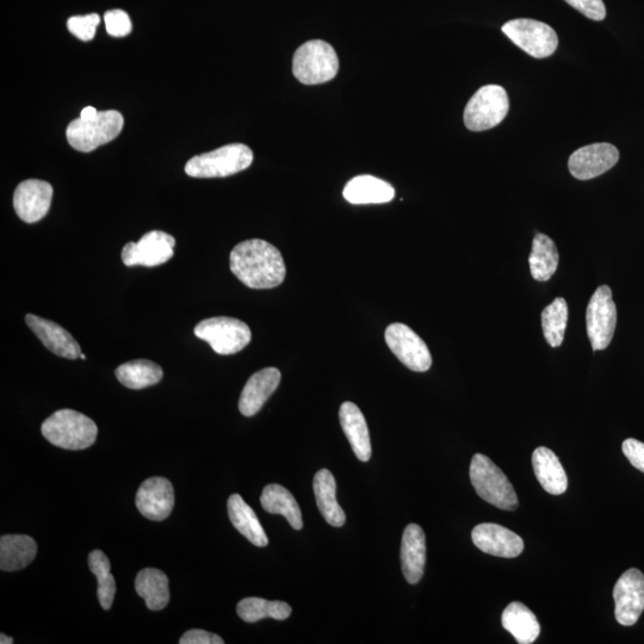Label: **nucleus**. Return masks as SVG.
Returning <instances> with one entry per match:
<instances>
[{
	"label": "nucleus",
	"mask_w": 644,
	"mask_h": 644,
	"mask_svg": "<svg viewBox=\"0 0 644 644\" xmlns=\"http://www.w3.org/2000/svg\"><path fill=\"white\" fill-rule=\"evenodd\" d=\"M532 466L544 491L553 495H561L567 491V474L555 452L544 447L537 448L532 455Z\"/></svg>",
	"instance_id": "obj_22"
},
{
	"label": "nucleus",
	"mask_w": 644,
	"mask_h": 644,
	"mask_svg": "<svg viewBox=\"0 0 644 644\" xmlns=\"http://www.w3.org/2000/svg\"><path fill=\"white\" fill-rule=\"evenodd\" d=\"M503 627L520 644L534 643L541 634V625L528 606L513 602L503 613Z\"/></svg>",
	"instance_id": "obj_28"
},
{
	"label": "nucleus",
	"mask_w": 644,
	"mask_h": 644,
	"mask_svg": "<svg viewBox=\"0 0 644 644\" xmlns=\"http://www.w3.org/2000/svg\"><path fill=\"white\" fill-rule=\"evenodd\" d=\"M509 109V96L503 86H482L464 109V125L472 132H485L500 125Z\"/></svg>",
	"instance_id": "obj_7"
},
{
	"label": "nucleus",
	"mask_w": 644,
	"mask_h": 644,
	"mask_svg": "<svg viewBox=\"0 0 644 644\" xmlns=\"http://www.w3.org/2000/svg\"><path fill=\"white\" fill-rule=\"evenodd\" d=\"M98 114V111L94 107H86L82 110V113H80L79 117H82V119H91V117H95Z\"/></svg>",
	"instance_id": "obj_40"
},
{
	"label": "nucleus",
	"mask_w": 644,
	"mask_h": 644,
	"mask_svg": "<svg viewBox=\"0 0 644 644\" xmlns=\"http://www.w3.org/2000/svg\"><path fill=\"white\" fill-rule=\"evenodd\" d=\"M386 343L399 361L412 371L425 373L432 365V356L426 343L410 327L400 322L389 325Z\"/></svg>",
	"instance_id": "obj_11"
},
{
	"label": "nucleus",
	"mask_w": 644,
	"mask_h": 644,
	"mask_svg": "<svg viewBox=\"0 0 644 644\" xmlns=\"http://www.w3.org/2000/svg\"><path fill=\"white\" fill-rule=\"evenodd\" d=\"M37 544L27 535H5L0 538V569L16 572L26 568L36 557Z\"/></svg>",
	"instance_id": "obj_26"
},
{
	"label": "nucleus",
	"mask_w": 644,
	"mask_h": 644,
	"mask_svg": "<svg viewBox=\"0 0 644 644\" xmlns=\"http://www.w3.org/2000/svg\"><path fill=\"white\" fill-rule=\"evenodd\" d=\"M616 619L624 627H631L644 610V575L639 569H629L613 588Z\"/></svg>",
	"instance_id": "obj_13"
},
{
	"label": "nucleus",
	"mask_w": 644,
	"mask_h": 644,
	"mask_svg": "<svg viewBox=\"0 0 644 644\" xmlns=\"http://www.w3.org/2000/svg\"><path fill=\"white\" fill-rule=\"evenodd\" d=\"M54 190L51 184L41 179H27L15 190L14 208L22 221L27 224L39 222L49 212Z\"/></svg>",
	"instance_id": "obj_15"
},
{
	"label": "nucleus",
	"mask_w": 644,
	"mask_h": 644,
	"mask_svg": "<svg viewBox=\"0 0 644 644\" xmlns=\"http://www.w3.org/2000/svg\"><path fill=\"white\" fill-rule=\"evenodd\" d=\"M15 640L12 637L6 636L5 634L0 635V643L2 644H12Z\"/></svg>",
	"instance_id": "obj_41"
},
{
	"label": "nucleus",
	"mask_w": 644,
	"mask_h": 644,
	"mask_svg": "<svg viewBox=\"0 0 644 644\" xmlns=\"http://www.w3.org/2000/svg\"><path fill=\"white\" fill-rule=\"evenodd\" d=\"M115 375L123 386L139 390L157 385L163 379L164 373L157 363L148 359H136L120 365Z\"/></svg>",
	"instance_id": "obj_31"
},
{
	"label": "nucleus",
	"mask_w": 644,
	"mask_h": 644,
	"mask_svg": "<svg viewBox=\"0 0 644 644\" xmlns=\"http://www.w3.org/2000/svg\"><path fill=\"white\" fill-rule=\"evenodd\" d=\"M339 59L336 51L325 41L313 40L303 43L293 59V73L300 83L318 85L336 78Z\"/></svg>",
	"instance_id": "obj_6"
},
{
	"label": "nucleus",
	"mask_w": 644,
	"mask_h": 644,
	"mask_svg": "<svg viewBox=\"0 0 644 644\" xmlns=\"http://www.w3.org/2000/svg\"><path fill=\"white\" fill-rule=\"evenodd\" d=\"M80 358L86 359V356L82 354V356H80Z\"/></svg>",
	"instance_id": "obj_42"
},
{
	"label": "nucleus",
	"mask_w": 644,
	"mask_h": 644,
	"mask_svg": "<svg viewBox=\"0 0 644 644\" xmlns=\"http://www.w3.org/2000/svg\"><path fill=\"white\" fill-rule=\"evenodd\" d=\"M135 590L145 600L148 610H163L170 602L169 579L159 569H142L135 579Z\"/></svg>",
	"instance_id": "obj_27"
},
{
	"label": "nucleus",
	"mask_w": 644,
	"mask_h": 644,
	"mask_svg": "<svg viewBox=\"0 0 644 644\" xmlns=\"http://www.w3.org/2000/svg\"><path fill=\"white\" fill-rule=\"evenodd\" d=\"M176 240L161 231L148 232L138 243H128L122 250V262L126 266L153 268L169 262L175 253Z\"/></svg>",
	"instance_id": "obj_12"
},
{
	"label": "nucleus",
	"mask_w": 644,
	"mask_h": 644,
	"mask_svg": "<svg viewBox=\"0 0 644 644\" xmlns=\"http://www.w3.org/2000/svg\"><path fill=\"white\" fill-rule=\"evenodd\" d=\"M470 480L476 493L487 503L505 511H515L519 505L512 483L501 469L485 455L476 454L470 463Z\"/></svg>",
	"instance_id": "obj_4"
},
{
	"label": "nucleus",
	"mask_w": 644,
	"mask_h": 644,
	"mask_svg": "<svg viewBox=\"0 0 644 644\" xmlns=\"http://www.w3.org/2000/svg\"><path fill=\"white\" fill-rule=\"evenodd\" d=\"M263 509L271 515L286 517L291 528H303L302 513L299 504L287 488L280 485H268L260 497Z\"/></svg>",
	"instance_id": "obj_29"
},
{
	"label": "nucleus",
	"mask_w": 644,
	"mask_h": 644,
	"mask_svg": "<svg viewBox=\"0 0 644 644\" xmlns=\"http://www.w3.org/2000/svg\"><path fill=\"white\" fill-rule=\"evenodd\" d=\"M291 608L287 603L269 602L262 598H245L237 606L238 615L247 623H256L260 619L272 618L276 621H284L291 615Z\"/></svg>",
	"instance_id": "obj_32"
},
{
	"label": "nucleus",
	"mask_w": 644,
	"mask_h": 644,
	"mask_svg": "<svg viewBox=\"0 0 644 644\" xmlns=\"http://www.w3.org/2000/svg\"><path fill=\"white\" fill-rule=\"evenodd\" d=\"M343 195L352 204H381L392 201L395 190L380 178L363 175L352 178L345 185Z\"/></svg>",
	"instance_id": "obj_23"
},
{
	"label": "nucleus",
	"mask_w": 644,
	"mask_h": 644,
	"mask_svg": "<svg viewBox=\"0 0 644 644\" xmlns=\"http://www.w3.org/2000/svg\"><path fill=\"white\" fill-rule=\"evenodd\" d=\"M339 419L358 460L368 462L371 457L370 433L362 411L354 402H344L339 410Z\"/></svg>",
	"instance_id": "obj_21"
},
{
	"label": "nucleus",
	"mask_w": 644,
	"mask_h": 644,
	"mask_svg": "<svg viewBox=\"0 0 644 644\" xmlns=\"http://www.w3.org/2000/svg\"><path fill=\"white\" fill-rule=\"evenodd\" d=\"M559 251L548 235L538 233L532 241L529 264L532 277L538 282H547L559 266Z\"/></svg>",
	"instance_id": "obj_30"
},
{
	"label": "nucleus",
	"mask_w": 644,
	"mask_h": 644,
	"mask_svg": "<svg viewBox=\"0 0 644 644\" xmlns=\"http://www.w3.org/2000/svg\"><path fill=\"white\" fill-rule=\"evenodd\" d=\"M228 516L235 529L245 536L256 547H266L269 544L262 524L245 500L239 494H233L228 499Z\"/></svg>",
	"instance_id": "obj_25"
},
{
	"label": "nucleus",
	"mask_w": 644,
	"mask_h": 644,
	"mask_svg": "<svg viewBox=\"0 0 644 644\" xmlns=\"http://www.w3.org/2000/svg\"><path fill=\"white\" fill-rule=\"evenodd\" d=\"M99 22L97 14L74 16L67 21V28L77 39L88 42L94 39Z\"/></svg>",
	"instance_id": "obj_35"
},
{
	"label": "nucleus",
	"mask_w": 644,
	"mask_h": 644,
	"mask_svg": "<svg viewBox=\"0 0 644 644\" xmlns=\"http://www.w3.org/2000/svg\"><path fill=\"white\" fill-rule=\"evenodd\" d=\"M89 568L96 575L98 581V599L104 610L113 606L116 584L110 573L111 565L107 556L101 550H94L89 555Z\"/></svg>",
	"instance_id": "obj_34"
},
{
	"label": "nucleus",
	"mask_w": 644,
	"mask_h": 644,
	"mask_svg": "<svg viewBox=\"0 0 644 644\" xmlns=\"http://www.w3.org/2000/svg\"><path fill=\"white\" fill-rule=\"evenodd\" d=\"M253 152L244 144H231L191 158L185 173L194 178H224L249 169Z\"/></svg>",
	"instance_id": "obj_5"
},
{
	"label": "nucleus",
	"mask_w": 644,
	"mask_h": 644,
	"mask_svg": "<svg viewBox=\"0 0 644 644\" xmlns=\"http://www.w3.org/2000/svg\"><path fill=\"white\" fill-rule=\"evenodd\" d=\"M43 437L55 447L65 450H84L94 445L98 427L94 420L73 410H60L43 421Z\"/></svg>",
	"instance_id": "obj_2"
},
{
	"label": "nucleus",
	"mask_w": 644,
	"mask_h": 644,
	"mask_svg": "<svg viewBox=\"0 0 644 644\" xmlns=\"http://www.w3.org/2000/svg\"><path fill=\"white\" fill-rule=\"evenodd\" d=\"M565 2L592 21H603L606 17L603 0H565Z\"/></svg>",
	"instance_id": "obj_37"
},
{
	"label": "nucleus",
	"mask_w": 644,
	"mask_h": 644,
	"mask_svg": "<svg viewBox=\"0 0 644 644\" xmlns=\"http://www.w3.org/2000/svg\"><path fill=\"white\" fill-rule=\"evenodd\" d=\"M472 540L483 553L513 559L523 553L524 541L504 526L483 523L473 530Z\"/></svg>",
	"instance_id": "obj_17"
},
{
	"label": "nucleus",
	"mask_w": 644,
	"mask_h": 644,
	"mask_svg": "<svg viewBox=\"0 0 644 644\" xmlns=\"http://www.w3.org/2000/svg\"><path fill=\"white\" fill-rule=\"evenodd\" d=\"M231 271L238 280L252 289H272L286 280V264L280 250L268 241H243L231 252Z\"/></svg>",
	"instance_id": "obj_1"
},
{
	"label": "nucleus",
	"mask_w": 644,
	"mask_h": 644,
	"mask_svg": "<svg viewBox=\"0 0 644 644\" xmlns=\"http://www.w3.org/2000/svg\"><path fill=\"white\" fill-rule=\"evenodd\" d=\"M181 644H224L220 636L208 633L206 630H189L179 640Z\"/></svg>",
	"instance_id": "obj_39"
},
{
	"label": "nucleus",
	"mask_w": 644,
	"mask_h": 644,
	"mask_svg": "<svg viewBox=\"0 0 644 644\" xmlns=\"http://www.w3.org/2000/svg\"><path fill=\"white\" fill-rule=\"evenodd\" d=\"M501 29L516 46L536 59L550 57L559 46L555 30L543 22L518 18L505 23Z\"/></svg>",
	"instance_id": "obj_9"
},
{
	"label": "nucleus",
	"mask_w": 644,
	"mask_h": 644,
	"mask_svg": "<svg viewBox=\"0 0 644 644\" xmlns=\"http://www.w3.org/2000/svg\"><path fill=\"white\" fill-rule=\"evenodd\" d=\"M281 379V371L276 368H266L253 374L241 392L240 413L245 417L256 416L262 410L265 402L276 392Z\"/></svg>",
	"instance_id": "obj_19"
},
{
	"label": "nucleus",
	"mask_w": 644,
	"mask_h": 644,
	"mask_svg": "<svg viewBox=\"0 0 644 644\" xmlns=\"http://www.w3.org/2000/svg\"><path fill=\"white\" fill-rule=\"evenodd\" d=\"M617 148L606 142L579 148L568 160V169L579 181L597 178L604 175L618 163Z\"/></svg>",
	"instance_id": "obj_14"
},
{
	"label": "nucleus",
	"mask_w": 644,
	"mask_h": 644,
	"mask_svg": "<svg viewBox=\"0 0 644 644\" xmlns=\"http://www.w3.org/2000/svg\"><path fill=\"white\" fill-rule=\"evenodd\" d=\"M622 449L629 462L644 473V443L634 438L625 439Z\"/></svg>",
	"instance_id": "obj_38"
},
{
	"label": "nucleus",
	"mask_w": 644,
	"mask_h": 644,
	"mask_svg": "<svg viewBox=\"0 0 644 644\" xmlns=\"http://www.w3.org/2000/svg\"><path fill=\"white\" fill-rule=\"evenodd\" d=\"M587 334L592 349L602 351L612 342L617 325V308L608 286L599 287L591 297L586 312Z\"/></svg>",
	"instance_id": "obj_10"
},
{
	"label": "nucleus",
	"mask_w": 644,
	"mask_h": 644,
	"mask_svg": "<svg viewBox=\"0 0 644 644\" xmlns=\"http://www.w3.org/2000/svg\"><path fill=\"white\" fill-rule=\"evenodd\" d=\"M401 567L407 582L418 584L424 575L426 563V537L417 524L407 525L401 541Z\"/></svg>",
	"instance_id": "obj_20"
},
{
	"label": "nucleus",
	"mask_w": 644,
	"mask_h": 644,
	"mask_svg": "<svg viewBox=\"0 0 644 644\" xmlns=\"http://www.w3.org/2000/svg\"><path fill=\"white\" fill-rule=\"evenodd\" d=\"M175 506V491L165 478L146 480L136 494V507L141 515L154 522H161L171 515Z\"/></svg>",
	"instance_id": "obj_16"
},
{
	"label": "nucleus",
	"mask_w": 644,
	"mask_h": 644,
	"mask_svg": "<svg viewBox=\"0 0 644 644\" xmlns=\"http://www.w3.org/2000/svg\"><path fill=\"white\" fill-rule=\"evenodd\" d=\"M104 22L107 32L111 36L123 37L132 32V21H130L127 12L123 10L105 12Z\"/></svg>",
	"instance_id": "obj_36"
},
{
	"label": "nucleus",
	"mask_w": 644,
	"mask_h": 644,
	"mask_svg": "<svg viewBox=\"0 0 644 644\" xmlns=\"http://www.w3.org/2000/svg\"><path fill=\"white\" fill-rule=\"evenodd\" d=\"M568 322V305L565 299L557 297L542 312L544 338L553 348H559L565 338Z\"/></svg>",
	"instance_id": "obj_33"
},
{
	"label": "nucleus",
	"mask_w": 644,
	"mask_h": 644,
	"mask_svg": "<svg viewBox=\"0 0 644 644\" xmlns=\"http://www.w3.org/2000/svg\"><path fill=\"white\" fill-rule=\"evenodd\" d=\"M313 488L321 516L334 528H342L346 520L345 512L338 504L337 483L330 470L321 469L315 474Z\"/></svg>",
	"instance_id": "obj_24"
},
{
	"label": "nucleus",
	"mask_w": 644,
	"mask_h": 644,
	"mask_svg": "<svg viewBox=\"0 0 644 644\" xmlns=\"http://www.w3.org/2000/svg\"><path fill=\"white\" fill-rule=\"evenodd\" d=\"M195 336L207 342L219 355H234L250 344L252 333L244 321L216 317L206 319L195 327Z\"/></svg>",
	"instance_id": "obj_8"
},
{
	"label": "nucleus",
	"mask_w": 644,
	"mask_h": 644,
	"mask_svg": "<svg viewBox=\"0 0 644 644\" xmlns=\"http://www.w3.org/2000/svg\"><path fill=\"white\" fill-rule=\"evenodd\" d=\"M26 322L35 336L54 355L67 359H77L82 356L83 352L77 340L65 328L51 320L36 317L34 314H28Z\"/></svg>",
	"instance_id": "obj_18"
},
{
	"label": "nucleus",
	"mask_w": 644,
	"mask_h": 644,
	"mask_svg": "<svg viewBox=\"0 0 644 644\" xmlns=\"http://www.w3.org/2000/svg\"><path fill=\"white\" fill-rule=\"evenodd\" d=\"M125 120L120 111H101L91 119L74 120L66 129L68 144L79 152L89 153L107 145L122 132Z\"/></svg>",
	"instance_id": "obj_3"
}]
</instances>
